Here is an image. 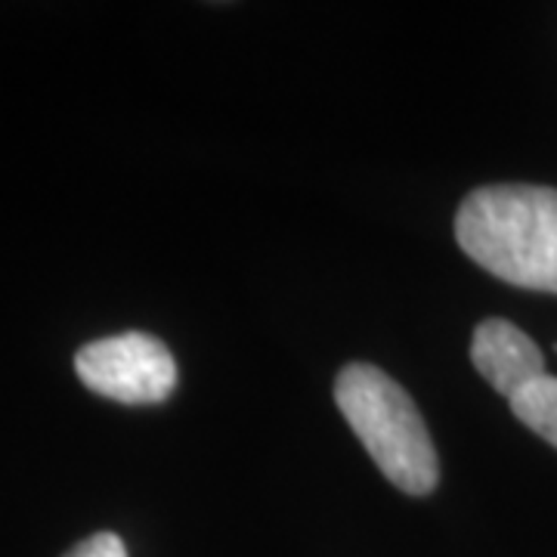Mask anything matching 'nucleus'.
Returning <instances> with one entry per match:
<instances>
[{"mask_svg": "<svg viewBox=\"0 0 557 557\" xmlns=\"http://www.w3.org/2000/svg\"><path fill=\"white\" fill-rule=\"evenodd\" d=\"M461 251L508 285L557 295V189L480 186L456 214Z\"/></svg>", "mask_w": 557, "mask_h": 557, "instance_id": "nucleus-1", "label": "nucleus"}, {"mask_svg": "<svg viewBox=\"0 0 557 557\" xmlns=\"http://www.w3.org/2000/svg\"><path fill=\"white\" fill-rule=\"evenodd\" d=\"M471 362L502 397H518L527 384L545 375V357L523 329L508 319H483L474 329Z\"/></svg>", "mask_w": 557, "mask_h": 557, "instance_id": "nucleus-4", "label": "nucleus"}, {"mask_svg": "<svg viewBox=\"0 0 557 557\" xmlns=\"http://www.w3.org/2000/svg\"><path fill=\"white\" fill-rule=\"evenodd\" d=\"M65 557H127V548L115 533H94L78 542Z\"/></svg>", "mask_w": 557, "mask_h": 557, "instance_id": "nucleus-6", "label": "nucleus"}, {"mask_svg": "<svg viewBox=\"0 0 557 557\" xmlns=\"http://www.w3.org/2000/svg\"><path fill=\"white\" fill-rule=\"evenodd\" d=\"M78 379L106 399L127 406H156L177 387V359L152 335L124 332L81 347Z\"/></svg>", "mask_w": 557, "mask_h": 557, "instance_id": "nucleus-3", "label": "nucleus"}, {"mask_svg": "<svg viewBox=\"0 0 557 557\" xmlns=\"http://www.w3.org/2000/svg\"><path fill=\"white\" fill-rule=\"evenodd\" d=\"M508 403H511V412L518 421H523L533 434H539L557 449V379L542 375Z\"/></svg>", "mask_w": 557, "mask_h": 557, "instance_id": "nucleus-5", "label": "nucleus"}, {"mask_svg": "<svg viewBox=\"0 0 557 557\" xmlns=\"http://www.w3.org/2000/svg\"><path fill=\"white\" fill-rule=\"evenodd\" d=\"M335 403L381 474L409 496L434 493L437 449L412 397L369 362H350L335 381Z\"/></svg>", "mask_w": 557, "mask_h": 557, "instance_id": "nucleus-2", "label": "nucleus"}]
</instances>
